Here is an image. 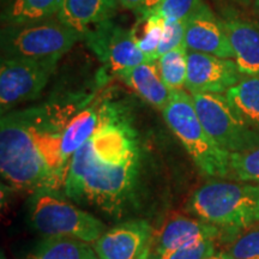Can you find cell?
I'll return each instance as SVG.
<instances>
[{
  "mask_svg": "<svg viewBox=\"0 0 259 259\" xmlns=\"http://www.w3.org/2000/svg\"><path fill=\"white\" fill-rule=\"evenodd\" d=\"M186 208L194 218L235 238L259 223V185L213 179L194 191Z\"/></svg>",
  "mask_w": 259,
  "mask_h": 259,
  "instance_id": "1",
  "label": "cell"
},
{
  "mask_svg": "<svg viewBox=\"0 0 259 259\" xmlns=\"http://www.w3.org/2000/svg\"><path fill=\"white\" fill-rule=\"evenodd\" d=\"M0 169L12 189H53L46 164L38 151L30 108L11 111L0 121Z\"/></svg>",
  "mask_w": 259,
  "mask_h": 259,
  "instance_id": "2",
  "label": "cell"
},
{
  "mask_svg": "<svg viewBox=\"0 0 259 259\" xmlns=\"http://www.w3.org/2000/svg\"><path fill=\"white\" fill-rule=\"evenodd\" d=\"M162 114L200 173L213 179L231 178V154L220 148L208 134L194 108L192 95L186 89L171 90Z\"/></svg>",
  "mask_w": 259,
  "mask_h": 259,
  "instance_id": "3",
  "label": "cell"
},
{
  "mask_svg": "<svg viewBox=\"0 0 259 259\" xmlns=\"http://www.w3.org/2000/svg\"><path fill=\"white\" fill-rule=\"evenodd\" d=\"M28 220L32 228L47 236H66L95 242L107 231L101 220L84 211L60 190L42 187L28 200Z\"/></svg>",
  "mask_w": 259,
  "mask_h": 259,
  "instance_id": "4",
  "label": "cell"
},
{
  "mask_svg": "<svg viewBox=\"0 0 259 259\" xmlns=\"http://www.w3.org/2000/svg\"><path fill=\"white\" fill-rule=\"evenodd\" d=\"M79 40V32L57 17L24 24L3 25L0 32L2 58L59 60Z\"/></svg>",
  "mask_w": 259,
  "mask_h": 259,
  "instance_id": "5",
  "label": "cell"
},
{
  "mask_svg": "<svg viewBox=\"0 0 259 259\" xmlns=\"http://www.w3.org/2000/svg\"><path fill=\"white\" fill-rule=\"evenodd\" d=\"M200 121L215 143L229 154L259 147V131L234 111L225 94H191Z\"/></svg>",
  "mask_w": 259,
  "mask_h": 259,
  "instance_id": "6",
  "label": "cell"
},
{
  "mask_svg": "<svg viewBox=\"0 0 259 259\" xmlns=\"http://www.w3.org/2000/svg\"><path fill=\"white\" fill-rule=\"evenodd\" d=\"M56 59L2 58L0 63V112H11L21 103L40 96L56 70Z\"/></svg>",
  "mask_w": 259,
  "mask_h": 259,
  "instance_id": "7",
  "label": "cell"
},
{
  "mask_svg": "<svg viewBox=\"0 0 259 259\" xmlns=\"http://www.w3.org/2000/svg\"><path fill=\"white\" fill-rule=\"evenodd\" d=\"M82 40L115 74L148 61L136 44L131 28L121 27L113 19L90 28L82 35Z\"/></svg>",
  "mask_w": 259,
  "mask_h": 259,
  "instance_id": "8",
  "label": "cell"
},
{
  "mask_svg": "<svg viewBox=\"0 0 259 259\" xmlns=\"http://www.w3.org/2000/svg\"><path fill=\"white\" fill-rule=\"evenodd\" d=\"M154 231L145 220H130L107 229L94 242L99 259H149Z\"/></svg>",
  "mask_w": 259,
  "mask_h": 259,
  "instance_id": "9",
  "label": "cell"
},
{
  "mask_svg": "<svg viewBox=\"0 0 259 259\" xmlns=\"http://www.w3.org/2000/svg\"><path fill=\"white\" fill-rule=\"evenodd\" d=\"M241 78L242 74L234 59L193 51L187 52L185 89L190 94H226Z\"/></svg>",
  "mask_w": 259,
  "mask_h": 259,
  "instance_id": "10",
  "label": "cell"
},
{
  "mask_svg": "<svg viewBox=\"0 0 259 259\" xmlns=\"http://www.w3.org/2000/svg\"><path fill=\"white\" fill-rule=\"evenodd\" d=\"M185 45L189 51L234 59L222 18H219L206 3L186 21Z\"/></svg>",
  "mask_w": 259,
  "mask_h": 259,
  "instance_id": "11",
  "label": "cell"
},
{
  "mask_svg": "<svg viewBox=\"0 0 259 259\" xmlns=\"http://www.w3.org/2000/svg\"><path fill=\"white\" fill-rule=\"evenodd\" d=\"M220 235L221 231L218 227L197 218L178 215L166 221L154 236L151 254H164L200 241L216 240Z\"/></svg>",
  "mask_w": 259,
  "mask_h": 259,
  "instance_id": "12",
  "label": "cell"
},
{
  "mask_svg": "<svg viewBox=\"0 0 259 259\" xmlns=\"http://www.w3.org/2000/svg\"><path fill=\"white\" fill-rule=\"evenodd\" d=\"M222 21L242 76H259V22L236 16Z\"/></svg>",
  "mask_w": 259,
  "mask_h": 259,
  "instance_id": "13",
  "label": "cell"
},
{
  "mask_svg": "<svg viewBox=\"0 0 259 259\" xmlns=\"http://www.w3.org/2000/svg\"><path fill=\"white\" fill-rule=\"evenodd\" d=\"M118 4V0H61L57 18L82 37L90 28L113 19Z\"/></svg>",
  "mask_w": 259,
  "mask_h": 259,
  "instance_id": "14",
  "label": "cell"
},
{
  "mask_svg": "<svg viewBox=\"0 0 259 259\" xmlns=\"http://www.w3.org/2000/svg\"><path fill=\"white\" fill-rule=\"evenodd\" d=\"M116 76L145 102L158 111H163L170 99V90L162 80L157 61H145Z\"/></svg>",
  "mask_w": 259,
  "mask_h": 259,
  "instance_id": "15",
  "label": "cell"
},
{
  "mask_svg": "<svg viewBox=\"0 0 259 259\" xmlns=\"http://www.w3.org/2000/svg\"><path fill=\"white\" fill-rule=\"evenodd\" d=\"M100 105L84 107L77 111L61 131L60 153L64 164L69 170L70 161L79 148H82L99 127Z\"/></svg>",
  "mask_w": 259,
  "mask_h": 259,
  "instance_id": "16",
  "label": "cell"
},
{
  "mask_svg": "<svg viewBox=\"0 0 259 259\" xmlns=\"http://www.w3.org/2000/svg\"><path fill=\"white\" fill-rule=\"evenodd\" d=\"M24 259H99L89 242L66 236H47Z\"/></svg>",
  "mask_w": 259,
  "mask_h": 259,
  "instance_id": "17",
  "label": "cell"
},
{
  "mask_svg": "<svg viewBox=\"0 0 259 259\" xmlns=\"http://www.w3.org/2000/svg\"><path fill=\"white\" fill-rule=\"evenodd\" d=\"M61 0H9L3 6V25L24 24L57 17Z\"/></svg>",
  "mask_w": 259,
  "mask_h": 259,
  "instance_id": "18",
  "label": "cell"
},
{
  "mask_svg": "<svg viewBox=\"0 0 259 259\" xmlns=\"http://www.w3.org/2000/svg\"><path fill=\"white\" fill-rule=\"evenodd\" d=\"M225 95L234 111L259 131V76H242Z\"/></svg>",
  "mask_w": 259,
  "mask_h": 259,
  "instance_id": "19",
  "label": "cell"
},
{
  "mask_svg": "<svg viewBox=\"0 0 259 259\" xmlns=\"http://www.w3.org/2000/svg\"><path fill=\"white\" fill-rule=\"evenodd\" d=\"M164 21L154 12L139 15L134 27L132 35L139 50L144 54L148 61H157L158 47L163 34Z\"/></svg>",
  "mask_w": 259,
  "mask_h": 259,
  "instance_id": "20",
  "label": "cell"
},
{
  "mask_svg": "<svg viewBox=\"0 0 259 259\" xmlns=\"http://www.w3.org/2000/svg\"><path fill=\"white\" fill-rule=\"evenodd\" d=\"M187 50L186 45L167 52L157 59L160 74L168 89H185L187 77Z\"/></svg>",
  "mask_w": 259,
  "mask_h": 259,
  "instance_id": "21",
  "label": "cell"
},
{
  "mask_svg": "<svg viewBox=\"0 0 259 259\" xmlns=\"http://www.w3.org/2000/svg\"><path fill=\"white\" fill-rule=\"evenodd\" d=\"M231 179L259 184V147L229 155Z\"/></svg>",
  "mask_w": 259,
  "mask_h": 259,
  "instance_id": "22",
  "label": "cell"
},
{
  "mask_svg": "<svg viewBox=\"0 0 259 259\" xmlns=\"http://www.w3.org/2000/svg\"><path fill=\"white\" fill-rule=\"evenodd\" d=\"M205 3L204 0H161L153 11L163 19L170 21H187L194 12Z\"/></svg>",
  "mask_w": 259,
  "mask_h": 259,
  "instance_id": "23",
  "label": "cell"
},
{
  "mask_svg": "<svg viewBox=\"0 0 259 259\" xmlns=\"http://www.w3.org/2000/svg\"><path fill=\"white\" fill-rule=\"evenodd\" d=\"M228 252L234 259H259V223L236 235Z\"/></svg>",
  "mask_w": 259,
  "mask_h": 259,
  "instance_id": "24",
  "label": "cell"
},
{
  "mask_svg": "<svg viewBox=\"0 0 259 259\" xmlns=\"http://www.w3.org/2000/svg\"><path fill=\"white\" fill-rule=\"evenodd\" d=\"M216 252L215 240H205L164 254H151L149 259H208Z\"/></svg>",
  "mask_w": 259,
  "mask_h": 259,
  "instance_id": "25",
  "label": "cell"
},
{
  "mask_svg": "<svg viewBox=\"0 0 259 259\" xmlns=\"http://www.w3.org/2000/svg\"><path fill=\"white\" fill-rule=\"evenodd\" d=\"M186 21H170L164 22L163 34L158 47V58L167 52L185 45Z\"/></svg>",
  "mask_w": 259,
  "mask_h": 259,
  "instance_id": "26",
  "label": "cell"
},
{
  "mask_svg": "<svg viewBox=\"0 0 259 259\" xmlns=\"http://www.w3.org/2000/svg\"><path fill=\"white\" fill-rule=\"evenodd\" d=\"M161 0H118L122 8L137 12L138 15H144L153 11Z\"/></svg>",
  "mask_w": 259,
  "mask_h": 259,
  "instance_id": "27",
  "label": "cell"
},
{
  "mask_svg": "<svg viewBox=\"0 0 259 259\" xmlns=\"http://www.w3.org/2000/svg\"><path fill=\"white\" fill-rule=\"evenodd\" d=\"M208 259H234V258H233L232 254L227 251V252H216L215 254L211 255V257Z\"/></svg>",
  "mask_w": 259,
  "mask_h": 259,
  "instance_id": "28",
  "label": "cell"
},
{
  "mask_svg": "<svg viewBox=\"0 0 259 259\" xmlns=\"http://www.w3.org/2000/svg\"><path fill=\"white\" fill-rule=\"evenodd\" d=\"M228 2H231V3H233V4H235V5L244 6V8H246V6H252V5H253L255 0H228Z\"/></svg>",
  "mask_w": 259,
  "mask_h": 259,
  "instance_id": "29",
  "label": "cell"
},
{
  "mask_svg": "<svg viewBox=\"0 0 259 259\" xmlns=\"http://www.w3.org/2000/svg\"><path fill=\"white\" fill-rule=\"evenodd\" d=\"M252 10H253V14L255 17H257V21L259 22V0H255L254 4L251 6Z\"/></svg>",
  "mask_w": 259,
  "mask_h": 259,
  "instance_id": "30",
  "label": "cell"
},
{
  "mask_svg": "<svg viewBox=\"0 0 259 259\" xmlns=\"http://www.w3.org/2000/svg\"><path fill=\"white\" fill-rule=\"evenodd\" d=\"M9 2V0H6V3H8Z\"/></svg>",
  "mask_w": 259,
  "mask_h": 259,
  "instance_id": "31",
  "label": "cell"
}]
</instances>
